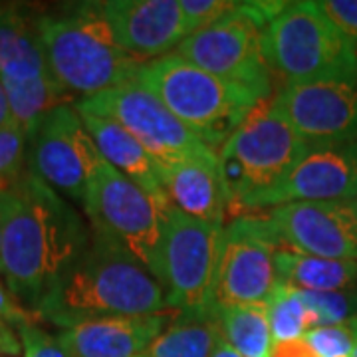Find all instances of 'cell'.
<instances>
[{
  "label": "cell",
  "mask_w": 357,
  "mask_h": 357,
  "mask_svg": "<svg viewBox=\"0 0 357 357\" xmlns=\"http://www.w3.org/2000/svg\"><path fill=\"white\" fill-rule=\"evenodd\" d=\"M357 197V143L314 147L256 208L294 201L344 203Z\"/></svg>",
  "instance_id": "cell-16"
},
{
  "label": "cell",
  "mask_w": 357,
  "mask_h": 357,
  "mask_svg": "<svg viewBox=\"0 0 357 357\" xmlns=\"http://www.w3.org/2000/svg\"><path fill=\"white\" fill-rule=\"evenodd\" d=\"M222 335L243 357L272 356V333L266 306H229L218 310Z\"/></svg>",
  "instance_id": "cell-24"
},
{
  "label": "cell",
  "mask_w": 357,
  "mask_h": 357,
  "mask_svg": "<svg viewBox=\"0 0 357 357\" xmlns=\"http://www.w3.org/2000/svg\"><path fill=\"white\" fill-rule=\"evenodd\" d=\"M159 177L169 203L175 208L203 222L225 227L229 201L218 165V151L208 149L163 167L159 169Z\"/></svg>",
  "instance_id": "cell-18"
},
{
  "label": "cell",
  "mask_w": 357,
  "mask_h": 357,
  "mask_svg": "<svg viewBox=\"0 0 357 357\" xmlns=\"http://www.w3.org/2000/svg\"><path fill=\"white\" fill-rule=\"evenodd\" d=\"M8 100L10 117L18 128L24 131L26 139L34 133L40 121L56 107L74 102V96L66 91L60 82L50 72L28 82L0 79Z\"/></svg>",
  "instance_id": "cell-23"
},
{
  "label": "cell",
  "mask_w": 357,
  "mask_h": 357,
  "mask_svg": "<svg viewBox=\"0 0 357 357\" xmlns=\"http://www.w3.org/2000/svg\"><path fill=\"white\" fill-rule=\"evenodd\" d=\"M0 319L10 321L14 328L20 326V324H24V321L34 319V316H32L16 298H14L13 294H10V290H8V286L2 280H0ZM34 321H36V319H34Z\"/></svg>",
  "instance_id": "cell-32"
},
{
  "label": "cell",
  "mask_w": 357,
  "mask_h": 357,
  "mask_svg": "<svg viewBox=\"0 0 357 357\" xmlns=\"http://www.w3.org/2000/svg\"><path fill=\"white\" fill-rule=\"evenodd\" d=\"M0 276L34 316L46 294L86 252L91 232L74 204L26 169L0 192Z\"/></svg>",
  "instance_id": "cell-1"
},
{
  "label": "cell",
  "mask_w": 357,
  "mask_h": 357,
  "mask_svg": "<svg viewBox=\"0 0 357 357\" xmlns=\"http://www.w3.org/2000/svg\"><path fill=\"white\" fill-rule=\"evenodd\" d=\"M135 82L149 89L206 147H222L256 103L250 91L185 62L175 54L143 62Z\"/></svg>",
  "instance_id": "cell-5"
},
{
  "label": "cell",
  "mask_w": 357,
  "mask_h": 357,
  "mask_svg": "<svg viewBox=\"0 0 357 357\" xmlns=\"http://www.w3.org/2000/svg\"><path fill=\"white\" fill-rule=\"evenodd\" d=\"M165 310V290L153 274L121 244L91 232L86 252L46 294L34 319L68 330L88 319Z\"/></svg>",
  "instance_id": "cell-2"
},
{
  "label": "cell",
  "mask_w": 357,
  "mask_h": 357,
  "mask_svg": "<svg viewBox=\"0 0 357 357\" xmlns=\"http://www.w3.org/2000/svg\"><path fill=\"white\" fill-rule=\"evenodd\" d=\"M312 149L274 107L272 98L256 103L218 151L230 215L256 211Z\"/></svg>",
  "instance_id": "cell-4"
},
{
  "label": "cell",
  "mask_w": 357,
  "mask_h": 357,
  "mask_svg": "<svg viewBox=\"0 0 357 357\" xmlns=\"http://www.w3.org/2000/svg\"><path fill=\"white\" fill-rule=\"evenodd\" d=\"M211 357H243V356H241V354H238V351H236V349H234V347H232V345L222 337V340L217 344V347H215V351H213V356Z\"/></svg>",
  "instance_id": "cell-36"
},
{
  "label": "cell",
  "mask_w": 357,
  "mask_h": 357,
  "mask_svg": "<svg viewBox=\"0 0 357 357\" xmlns=\"http://www.w3.org/2000/svg\"><path fill=\"white\" fill-rule=\"evenodd\" d=\"M268 324L274 344L302 340L310 332V314L302 292L294 286L280 284L266 304Z\"/></svg>",
  "instance_id": "cell-25"
},
{
  "label": "cell",
  "mask_w": 357,
  "mask_h": 357,
  "mask_svg": "<svg viewBox=\"0 0 357 357\" xmlns=\"http://www.w3.org/2000/svg\"><path fill=\"white\" fill-rule=\"evenodd\" d=\"M351 357H357V344H356V349H354V356Z\"/></svg>",
  "instance_id": "cell-39"
},
{
  "label": "cell",
  "mask_w": 357,
  "mask_h": 357,
  "mask_svg": "<svg viewBox=\"0 0 357 357\" xmlns=\"http://www.w3.org/2000/svg\"><path fill=\"white\" fill-rule=\"evenodd\" d=\"M178 312L88 319L60 333L72 357H141Z\"/></svg>",
  "instance_id": "cell-17"
},
{
  "label": "cell",
  "mask_w": 357,
  "mask_h": 357,
  "mask_svg": "<svg viewBox=\"0 0 357 357\" xmlns=\"http://www.w3.org/2000/svg\"><path fill=\"white\" fill-rule=\"evenodd\" d=\"M276 272L282 284L306 292L357 290L356 260H332L282 248L276 255Z\"/></svg>",
  "instance_id": "cell-21"
},
{
  "label": "cell",
  "mask_w": 357,
  "mask_h": 357,
  "mask_svg": "<svg viewBox=\"0 0 357 357\" xmlns=\"http://www.w3.org/2000/svg\"><path fill=\"white\" fill-rule=\"evenodd\" d=\"M268 220L288 250L357 262V220L349 201L284 203L270 211Z\"/></svg>",
  "instance_id": "cell-14"
},
{
  "label": "cell",
  "mask_w": 357,
  "mask_h": 357,
  "mask_svg": "<svg viewBox=\"0 0 357 357\" xmlns=\"http://www.w3.org/2000/svg\"><path fill=\"white\" fill-rule=\"evenodd\" d=\"M8 123H13V117H10V109H8L6 93H4L2 82H0V128L2 126H8Z\"/></svg>",
  "instance_id": "cell-35"
},
{
  "label": "cell",
  "mask_w": 357,
  "mask_h": 357,
  "mask_svg": "<svg viewBox=\"0 0 357 357\" xmlns=\"http://www.w3.org/2000/svg\"><path fill=\"white\" fill-rule=\"evenodd\" d=\"M119 46L133 58H163L187 38L178 0L98 2Z\"/></svg>",
  "instance_id": "cell-15"
},
{
  "label": "cell",
  "mask_w": 357,
  "mask_h": 357,
  "mask_svg": "<svg viewBox=\"0 0 357 357\" xmlns=\"http://www.w3.org/2000/svg\"><path fill=\"white\" fill-rule=\"evenodd\" d=\"M266 56L284 84H357V46L319 2H288L264 32Z\"/></svg>",
  "instance_id": "cell-6"
},
{
  "label": "cell",
  "mask_w": 357,
  "mask_h": 357,
  "mask_svg": "<svg viewBox=\"0 0 357 357\" xmlns=\"http://www.w3.org/2000/svg\"><path fill=\"white\" fill-rule=\"evenodd\" d=\"M304 340L318 357H351L357 344V318L314 328L306 332Z\"/></svg>",
  "instance_id": "cell-28"
},
{
  "label": "cell",
  "mask_w": 357,
  "mask_h": 357,
  "mask_svg": "<svg viewBox=\"0 0 357 357\" xmlns=\"http://www.w3.org/2000/svg\"><path fill=\"white\" fill-rule=\"evenodd\" d=\"M319 6L357 46V0H324Z\"/></svg>",
  "instance_id": "cell-31"
},
{
  "label": "cell",
  "mask_w": 357,
  "mask_h": 357,
  "mask_svg": "<svg viewBox=\"0 0 357 357\" xmlns=\"http://www.w3.org/2000/svg\"><path fill=\"white\" fill-rule=\"evenodd\" d=\"M280 238L268 217H236L222 229L213 310L266 306L282 282L276 272Z\"/></svg>",
  "instance_id": "cell-10"
},
{
  "label": "cell",
  "mask_w": 357,
  "mask_h": 357,
  "mask_svg": "<svg viewBox=\"0 0 357 357\" xmlns=\"http://www.w3.org/2000/svg\"><path fill=\"white\" fill-rule=\"evenodd\" d=\"M79 115H82V121L96 143L100 155L114 167L115 171H119L123 177L133 181L135 185H139L141 189L149 192L155 201L171 204L167 199L165 189L161 185L159 167L139 141L112 119L89 114Z\"/></svg>",
  "instance_id": "cell-19"
},
{
  "label": "cell",
  "mask_w": 357,
  "mask_h": 357,
  "mask_svg": "<svg viewBox=\"0 0 357 357\" xmlns=\"http://www.w3.org/2000/svg\"><path fill=\"white\" fill-rule=\"evenodd\" d=\"M102 159L72 103L50 112L28 137V171L82 206Z\"/></svg>",
  "instance_id": "cell-12"
},
{
  "label": "cell",
  "mask_w": 357,
  "mask_h": 357,
  "mask_svg": "<svg viewBox=\"0 0 357 357\" xmlns=\"http://www.w3.org/2000/svg\"><path fill=\"white\" fill-rule=\"evenodd\" d=\"M28 169V139L16 123L0 128V192L6 191Z\"/></svg>",
  "instance_id": "cell-27"
},
{
  "label": "cell",
  "mask_w": 357,
  "mask_h": 357,
  "mask_svg": "<svg viewBox=\"0 0 357 357\" xmlns=\"http://www.w3.org/2000/svg\"><path fill=\"white\" fill-rule=\"evenodd\" d=\"M266 26L255 2H238L222 20L183 40L175 56L258 100H270L274 72L266 56Z\"/></svg>",
  "instance_id": "cell-7"
},
{
  "label": "cell",
  "mask_w": 357,
  "mask_h": 357,
  "mask_svg": "<svg viewBox=\"0 0 357 357\" xmlns=\"http://www.w3.org/2000/svg\"><path fill=\"white\" fill-rule=\"evenodd\" d=\"M222 229L189 217L173 204L165 211L155 278L165 290L169 310L178 314L213 310Z\"/></svg>",
  "instance_id": "cell-8"
},
{
  "label": "cell",
  "mask_w": 357,
  "mask_h": 357,
  "mask_svg": "<svg viewBox=\"0 0 357 357\" xmlns=\"http://www.w3.org/2000/svg\"><path fill=\"white\" fill-rule=\"evenodd\" d=\"M349 206H351V211H354V217H356V220H357V197L354 199V201H349Z\"/></svg>",
  "instance_id": "cell-37"
},
{
  "label": "cell",
  "mask_w": 357,
  "mask_h": 357,
  "mask_svg": "<svg viewBox=\"0 0 357 357\" xmlns=\"http://www.w3.org/2000/svg\"><path fill=\"white\" fill-rule=\"evenodd\" d=\"M16 332L22 344V357H72L60 337L40 328L34 319L16 326Z\"/></svg>",
  "instance_id": "cell-30"
},
{
  "label": "cell",
  "mask_w": 357,
  "mask_h": 357,
  "mask_svg": "<svg viewBox=\"0 0 357 357\" xmlns=\"http://www.w3.org/2000/svg\"><path fill=\"white\" fill-rule=\"evenodd\" d=\"M22 354V344L18 332L10 321L0 319V357H18Z\"/></svg>",
  "instance_id": "cell-33"
},
{
  "label": "cell",
  "mask_w": 357,
  "mask_h": 357,
  "mask_svg": "<svg viewBox=\"0 0 357 357\" xmlns=\"http://www.w3.org/2000/svg\"><path fill=\"white\" fill-rule=\"evenodd\" d=\"M0 250H2V220H0Z\"/></svg>",
  "instance_id": "cell-38"
},
{
  "label": "cell",
  "mask_w": 357,
  "mask_h": 357,
  "mask_svg": "<svg viewBox=\"0 0 357 357\" xmlns=\"http://www.w3.org/2000/svg\"><path fill=\"white\" fill-rule=\"evenodd\" d=\"M222 337L218 312H181L141 357H211Z\"/></svg>",
  "instance_id": "cell-22"
},
{
  "label": "cell",
  "mask_w": 357,
  "mask_h": 357,
  "mask_svg": "<svg viewBox=\"0 0 357 357\" xmlns=\"http://www.w3.org/2000/svg\"><path fill=\"white\" fill-rule=\"evenodd\" d=\"M169 206L155 201L102 159L89 181L82 208L88 215L91 232L121 244L155 276Z\"/></svg>",
  "instance_id": "cell-9"
},
{
  "label": "cell",
  "mask_w": 357,
  "mask_h": 357,
  "mask_svg": "<svg viewBox=\"0 0 357 357\" xmlns=\"http://www.w3.org/2000/svg\"><path fill=\"white\" fill-rule=\"evenodd\" d=\"M36 22L48 70L72 96L84 100L135 82L143 62L119 46L98 2L40 14Z\"/></svg>",
  "instance_id": "cell-3"
},
{
  "label": "cell",
  "mask_w": 357,
  "mask_h": 357,
  "mask_svg": "<svg viewBox=\"0 0 357 357\" xmlns=\"http://www.w3.org/2000/svg\"><path fill=\"white\" fill-rule=\"evenodd\" d=\"M178 2H181L187 36L222 20L238 4L234 0H178Z\"/></svg>",
  "instance_id": "cell-29"
},
{
  "label": "cell",
  "mask_w": 357,
  "mask_h": 357,
  "mask_svg": "<svg viewBox=\"0 0 357 357\" xmlns=\"http://www.w3.org/2000/svg\"><path fill=\"white\" fill-rule=\"evenodd\" d=\"M272 103L312 147L357 143V84H284Z\"/></svg>",
  "instance_id": "cell-13"
},
{
  "label": "cell",
  "mask_w": 357,
  "mask_h": 357,
  "mask_svg": "<svg viewBox=\"0 0 357 357\" xmlns=\"http://www.w3.org/2000/svg\"><path fill=\"white\" fill-rule=\"evenodd\" d=\"M36 18L16 6H0V79L28 82L50 72Z\"/></svg>",
  "instance_id": "cell-20"
},
{
  "label": "cell",
  "mask_w": 357,
  "mask_h": 357,
  "mask_svg": "<svg viewBox=\"0 0 357 357\" xmlns=\"http://www.w3.org/2000/svg\"><path fill=\"white\" fill-rule=\"evenodd\" d=\"M270 357H318L316 351L307 345V342L302 340H294V342H284V344H274L272 347V356Z\"/></svg>",
  "instance_id": "cell-34"
},
{
  "label": "cell",
  "mask_w": 357,
  "mask_h": 357,
  "mask_svg": "<svg viewBox=\"0 0 357 357\" xmlns=\"http://www.w3.org/2000/svg\"><path fill=\"white\" fill-rule=\"evenodd\" d=\"M76 109L121 126L147 149L159 169L211 149L137 82L77 100Z\"/></svg>",
  "instance_id": "cell-11"
},
{
  "label": "cell",
  "mask_w": 357,
  "mask_h": 357,
  "mask_svg": "<svg viewBox=\"0 0 357 357\" xmlns=\"http://www.w3.org/2000/svg\"><path fill=\"white\" fill-rule=\"evenodd\" d=\"M310 314V330L319 326L344 324L357 318V290L342 292H306L300 290Z\"/></svg>",
  "instance_id": "cell-26"
}]
</instances>
